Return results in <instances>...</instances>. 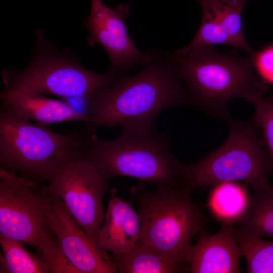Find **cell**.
I'll return each mask as SVG.
<instances>
[{"label": "cell", "mask_w": 273, "mask_h": 273, "mask_svg": "<svg viewBox=\"0 0 273 273\" xmlns=\"http://www.w3.org/2000/svg\"><path fill=\"white\" fill-rule=\"evenodd\" d=\"M149 51L150 59L140 72L131 77L119 76L89 102L86 114L93 118L90 130L120 125L136 131H153L160 111L190 103L172 53Z\"/></svg>", "instance_id": "obj_1"}, {"label": "cell", "mask_w": 273, "mask_h": 273, "mask_svg": "<svg viewBox=\"0 0 273 273\" xmlns=\"http://www.w3.org/2000/svg\"><path fill=\"white\" fill-rule=\"evenodd\" d=\"M237 50L222 53L206 47L182 57L172 53L190 103L228 121L232 119L226 107L229 101L243 98L250 102L268 89L255 73L251 57L242 56Z\"/></svg>", "instance_id": "obj_2"}, {"label": "cell", "mask_w": 273, "mask_h": 273, "mask_svg": "<svg viewBox=\"0 0 273 273\" xmlns=\"http://www.w3.org/2000/svg\"><path fill=\"white\" fill-rule=\"evenodd\" d=\"M168 132H140L121 128L119 136L101 141L77 133L76 148L108 179L126 176L158 186L183 184L181 163L169 148Z\"/></svg>", "instance_id": "obj_3"}, {"label": "cell", "mask_w": 273, "mask_h": 273, "mask_svg": "<svg viewBox=\"0 0 273 273\" xmlns=\"http://www.w3.org/2000/svg\"><path fill=\"white\" fill-rule=\"evenodd\" d=\"M144 183L139 180L130 191L141 223L138 242L186 264L192 239L207 232L208 220L191 197L194 189L181 184L158 186L151 192Z\"/></svg>", "instance_id": "obj_4"}, {"label": "cell", "mask_w": 273, "mask_h": 273, "mask_svg": "<svg viewBox=\"0 0 273 273\" xmlns=\"http://www.w3.org/2000/svg\"><path fill=\"white\" fill-rule=\"evenodd\" d=\"M229 134L222 144L197 162L181 163L183 183L192 189L210 188L223 181L243 182L250 185L254 195L270 190L272 164L262 141L259 126L253 117L245 122L231 119Z\"/></svg>", "instance_id": "obj_5"}, {"label": "cell", "mask_w": 273, "mask_h": 273, "mask_svg": "<svg viewBox=\"0 0 273 273\" xmlns=\"http://www.w3.org/2000/svg\"><path fill=\"white\" fill-rule=\"evenodd\" d=\"M0 179V234L35 248L51 273L79 272L49 225L47 196L38 183L2 168Z\"/></svg>", "instance_id": "obj_6"}, {"label": "cell", "mask_w": 273, "mask_h": 273, "mask_svg": "<svg viewBox=\"0 0 273 273\" xmlns=\"http://www.w3.org/2000/svg\"><path fill=\"white\" fill-rule=\"evenodd\" d=\"M35 53L23 70L2 72L6 87L25 93L49 94L62 98H81L89 102L119 76L99 73L83 66L69 50H57L41 30L36 31Z\"/></svg>", "instance_id": "obj_7"}, {"label": "cell", "mask_w": 273, "mask_h": 273, "mask_svg": "<svg viewBox=\"0 0 273 273\" xmlns=\"http://www.w3.org/2000/svg\"><path fill=\"white\" fill-rule=\"evenodd\" d=\"M77 133H56L24 120L1 104L0 165L37 183L48 181L64 162L79 154Z\"/></svg>", "instance_id": "obj_8"}, {"label": "cell", "mask_w": 273, "mask_h": 273, "mask_svg": "<svg viewBox=\"0 0 273 273\" xmlns=\"http://www.w3.org/2000/svg\"><path fill=\"white\" fill-rule=\"evenodd\" d=\"M108 180L93 161L79 153L57 169L42 191L59 197L97 244L105 218L102 199Z\"/></svg>", "instance_id": "obj_9"}, {"label": "cell", "mask_w": 273, "mask_h": 273, "mask_svg": "<svg viewBox=\"0 0 273 273\" xmlns=\"http://www.w3.org/2000/svg\"><path fill=\"white\" fill-rule=\"evenodd\" d=\"M89 16L83 21L88 32L89 47L101 46L111 61L108 72L117 76L127 74L135 67L145 65L150 59L149 50L141 52L128 33L126 19L130 6L127 3L111 9L102 0H90Z\"/></svg>", "instance_id": "obj_10"}, {"label": "cell", "mask_w": 273, "mask_h": 273, "mask_svg": "<svg viewBox=\"0 0 273 273\" xmlns=\"http://www.w3.org/2000/svg\"><path fill=\"white\" fill-rule=\"evenodd\" d=\"M47 218L67 259L80 273H117L116 263L89 237L61 199L46 194Z\"/></svg>", "instance_id": "obj_11"}, {"label": "cell", "mask_w": 273, "mask_h": 273, "mask_svg": "<svg viewBox=\"0 0 273 273\" xmlns=\"http://www.w3.org/2000/svg\"><path fill=\"white\" fill-rule=\"evenodd\" d=\"M242 257L233 226L220 225L215 234L200 235L197 243L190 247L186 260L192 273H239Z\"/></svg>", "instance_id": "obj_12"}, {"label": "cell", "mask_w": 273, "mask_h": 273, "mask_svg": "<svg viewBox=\"0 0 273 273\" xmlns=\"http://www.w3.org/2000/svg\"><path fill=\"white\" fill-rule=\"evenodd\" d=\"M117 190H110V200L105 213L104 224L99 229L97 245L116 256L130 251L141 237L139 216L130 201L117 195Z\"/></svg>", "instance_id": "obj_13"}, {"label": "cell", "mask_w": 273, "mask_h": 273, "mask_svg": "<svg viewBox=\"0 0 273 273\" xmlns=\"http://www.w3.org/2000/svg\"><path fill=\"white\" fill-rule=\"evenodd\" d=\"M2 105L26 121L33 120L37 124L79 121L90 124L93 118L80 113L68 104L44 97L43 95L22 92L6 87L0 93Z\"/></svg>", "instance_id": "obj_14"}, {"label": "cell", "mask_w": 273, "mask_h": 273, "mask_svg": "<svg viewBox=\"0 0 273 273\" xmlns=\"http://www.w3.org/2000/svg\"><path fill=\"white\" fill-rule=\"evenodd\" d=\"M247 184L235 181L218 183L210 188L206 206L220 225L235 226L243 222L252 208L253 196Z\"/></svg>", "instance_id": "obj_15"}, {"label": "cell", "mask_w": 273, "mask_h": 273, "mask_svg": "<svg viewBox=\"0 0 273 273\" xmlns=\"http://www.w3.org/2000/svg\"><path fill=\"white\" fill-rule=\"evenodd\" d=\"M112 257L120 273H177L185 271V264L138 242L130 251Z\"/></svg>", "instance_id": "obj_16"}, {"label": "cell", "mask_w": 273, "mask_h": 273, "mask_svg": "<svg viewBox=\"0 0 273 273\" xmlns=\"http://www.w3.org/2000/svg\"><path fill=\"white\" fill-rule=\"evenodd\" d=\"M0 272L51 273L47 260L39 252L32 253L24 243L0 234Z\"/></svg>", "instance_id": "obj_17"}, {"label": "cell", "mask_w": 273, "mask_h": 273, "mask_svg": "<svg viewBox=\"0 0 273 273\" xmlns=\"http://www.w3.org/2000/svg\"><path fill=\"white\" fill-rule=\"evenodd\" d=\"M195 1L199 3L202 12L199 29L188 45L175 51L173 54L182 57L196 50L217 44L234 47L231 38L212 8L204 0Z\"/></svg>", "instance_id": "obj_18"}, {"label": "cell", "mask_w": 273, "mask_h": 273, "mask_svg": "<svg viewBox=\"0 0 273 273\" xmlns=\"http://www.w3.org/2000/svg\"><path fill=\"white\" fill-rule=\"evenodd\" d=\"M235 234L273 238V187L268 191L254 195L250 212L242 223L233 226Z\"/></svg>", "instance_id": "obj_19"}, {"label": "cell", "mask_w": 273, "mask_h": 273, "mask_svg": "<svg viewBox=\"0 0 273 273\" xmlns=\"http://www.w3.org/2000/svg\"><path fill=\"white\" fill-rule=\"evenodd\" d=\"M214 11L231 38L234 48L251 56L254 51L246 41L243 29L242 14L250 0H204Z\"/></svg>", "instance_id": "obj_20"}, {"label": "cell", "mask_w": 273, "mask_h": 273, "mask_svg": "<svg viewBox=\"0 0 273 273\" xmlns=\"http://www.w3.org/2000/svg\"><path fill=\"white\" fill-rule=\"evenodd\" d=\"M246 261L248 273H273V241L235 234Z\"/></svg>", "instance_id": "obj_21"}, {"label": "cell", "mask_w": 273, "mask_h": 273, "mask_svg": "<svg viewBox=\"0 0 273 273\" xmlns=\"http://www.w3.org/2000/svg\"><path fill=\"white\" fill-rule=\"evenodd\" d=\"M250 102L255 108L253 117L261 129V140L271 160L273 171V94L256 97Z\"/></svg>", "instance_id": "obj_22"}, {"label": "cell", "mask_w": 273, "mask_h": 273, "mask_svg": "<svg viewBox=\"0 0 273 273\" xmlns=\"http://www.w3.org/2000/svg\"><path fill=\"white\" fill-rule=\"evenodd\" d=\"M254 70L267 86H273V43L267 44L250 56Z\"/></svg>", "instance_id": "obj_23"}]
</instances>
